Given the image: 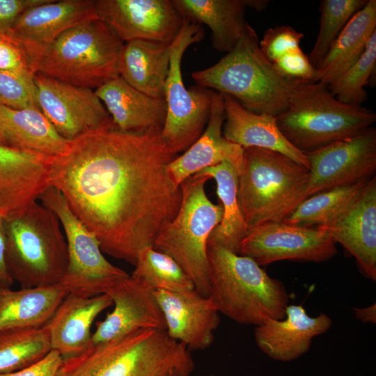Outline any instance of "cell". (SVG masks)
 Masks as SVG:
<instances>
[{
	"mask_svg": "<svg viewBox=\"0 0 376 376\" xmlns=\"http://www.w3.org/2000/svg\"><path fill=\"white\" fill-rule=\"evenodd\" d=\"M161 132H125L113 125L70 141L64 152L49 159V187L62 194L103 253L134 265L181 203L180 187L166 171L177 156Z\"/></svg>",
	"mask_w": 376,
	"mask_h": 376,
	"instance_id": "obj_1",
	"label": "cell"
},
{
	"mask_svg": "<svg viewBox=\"0 0 376 376\" xmlns=\"http://www.w3.org/2000/svg\"><path fill=\"white\" fill-rule=\"evenodd\" d=\"M190 351L166 330L141 329L63 359L58 376H189Z\"/></svg>",
	"mask_w": 376,
	"mask_h": 376,
	"instance_id": "obj_2",
	"label": "cell"
},
{
	"mask_svg": "<svg viewBox=\"0 0 376 376\" xmlns=\"http://www.w3.org/2000/svg\"><path fill=\"white\" fill-rule=\"evenodd\" d=\"M210 295L219 313L243 324L258 326L285 317L289 295L280 280L254 260L207 243Z\"/></svg>",
	"mask_w": 376,
	"mask_h": 376,
	"instance_id": "obj_3",
	"label": "cell"
},
{
	"mask_svg": "<svg viewBox=\"0 0 376 376\" xmlns=\"http://www.w3.org/2000/svg\"><path fill=\"white\" fill-rule=\"evenodd\" d=\"M259 42L249 24L230 52L213 65L194 72L191 77L197 86L228 95L255 113L276 117L300 81L282 75L262 53Z\"/></svg>",
	"mask_w": 376,
	"mask_h": 376,
	"instance_id": "obj_4",
	"label": "cell"
},
{
	"mask_svg": "<svg viewBox=\"0 0 376 376\" xmlns=\"http://www.w3.org/2000/svg\"><path fill=\"white\" fill-rule=\"evenodd\" d=\"M276 121L287 140L306 153L363 132L375 123L376 113L339 101L323 83L300 81Z\"/></svg>",
	"mask_w": 376,
	"mask_h": 376,
	"instance_id": "obj_5",
	"label": "cell"
},
{
	"mask_svg": "<svg viewBox=\"0 0 376 376\" xmlns=\"http://www.w3.org/2000/svg\"><path fill=\"white\" fill-rule=\"evenodd\" d=\"M309 169L276 151L244 149L237 198L249 231L283 221L306 198Z\"/></svg>",
	"mask_w": 376,
	"mask_h": 376,
	"instance_id": "obj_6",
	"label": "cell"
},
{
	"mask_svg": "<svg viewBox=\"0 0 376 376\" xmlns=\"http://www.w3.org/2000/svg\"><path fill=\"white\" fill-rule=\"evenodd\" d=\"M8 272L22 288L60 283L68 263L66 240L56 215L37 201L4 219Z\"/></svg>",
	"mask_w": 376,
	"mask_h": 376,
	"instance_id": "obj_7",
	"label": "cell"
},
{
	"mask_svg": "<svg viewBox=\"0 0 376 376\" xmlns=\"http://www.w3.org/2000/svg\"><path fill=\"white\" fill-rule=\"evenodd\" d=\"M124 43L97 17L59 36L38 60L34 73L95 90L119 77Z\"/></svg>",
	"mask_w": 376,
	"mask_h": 376,
	"instance_id": "obj_8",
	"label": "cell"
},
{
	"mask_svg": "<svg viewBox=\"0 0 376 376\" xmlns=\"http://www.w3.org/2000/svg\"><path fill=\"white\" fill-rule=\"evenodd\" d=\"M208 180L197 173L180 185L178 211L158 234L153 245L171 256L191 279L195 290L205 297L210 295L207 242L223 214L221 205L212 203L206 194Z\"/></svg>",
	"mask_w": 376,
	"mask_h": 376,
	"instance_id": "obj_9",
	"label": "cell"
},
{
	"mask_svg": "<svg viewBox=\"0 0 376 376\" xmlns=\"http://www.w3.org/2000/svg\"><path fill=\"white\" fill-rule=\"evenodd\" d=\"M203 37L201 25L184 19L180 31L171 43L169 72L164 93L166 115L161 136L173 155L191 146L202 134L209 120L213 90L198 86L187 88L181 71L185 52Z\"/></svg>",
	"mask_w": 376,
	"mask_h": 376,
	"instance_id": "obj_10",
	"label": "cell"
},
{
	"mask_svg": "<svg viewBox=\"0 0 376 376\" xmlns=\"http://www.w3.org/2000/svg\"><path fill=\"white\" fill-rule=\"evenodd\" d=\"M38 199L56 215L66 240L68 263L60 283L69 294L85 297L105 294L130 276L107 260L96 237L74 214L58 189L50 186Z\"/></svg>",
	"mask_w": 376,
	"mask_h": 376,
	"instance_id": "obj_11",
	"label": "cell"
},
{
	"mask_svg": "<svg viewBox=\"0 0 376 376\" xmlns=\"http://www.w3.org/2000/svg\"><path fill=\"white\" fill-rule=\"evenodd\" d=\"M33 81L38 107L66 140L114 125L94 90L40 73L34 74Z\"/></svg>",
	"mask_w": 376,
	"mask_h": 376,
	"instance_id": "obj_12",
	"label": "cell"
},
{
	"mask_svg": "<svg viewBox=\"0 0 376 376\" xmlns=\"http://www.w3.org/2000/svg\"><path fill=\"white\" fill-rule=\"evenodd\" d=\"M304 154L309 162L306 198L370 179L376 171V129Z\"/></svg>",
	"mask_w": 376,
	"mask_h": 376,
	"instance_id": "obj_13",
	"label": "cell"
},
{
	"mask_svg": "<svg viewBox=\"0 0 376 376\" xmlns=\"http://www.w3.org/2000/svg\"><path fill=\"white\" fill-rule=\"evenodd\" d=\"M336 244L315 227L272 221L251 229L240 243L238 254L260 266L281 260L322 263L336 256Z\"/></svg>",
	"mask_w": 376,
	"mask_h": 376,
	"instance_id": "obj_14",
	"label": "cell"
},
{
	"mask_svg": "<svg viewBox=\"0 0 376 376\" xmlns=\"http://www.w3.org/2000/svg\"><path fill=\"white\" fill-rule=\"evenodd\" d=\"M97 17L123 42L171 43L184 19L172 0H95Z\"/></svg>",
	"mask_w": 376,
	"mask_h": 376,
	"instance_id": "obj_15",
	"label": "cell"
},
{
	"mask_svg": "<svg viewBox=\"0 0 376 376\" xmlns=\"http://www.w3.org/2000/svg\"><path fill=\"white\" fill-rule=\"evenodd\" d=\"M95 0H47L24 11L8 36L24 53L30 70L64 31L79 22L97 17Z\"/></svg>",
	"mask_w": 376,
	"mask_h": 376,
	"instance_id": "obj_16",
	"label": "cell"
},
{
	"mask_svg": "<svg viewBox=\"0 0 376 376\" xmlns=\"http://www.w3.org/2000/svg\"><path fill=\"white\" fill-rule=\"evenodd\" d=\"M114 306L96 323L91 343L98 344L125 336L141 329L166 330V323L155 291L130 275L106 293Z\"/></svg>",
	"mask_w": 376,
	"mask_h": 376,
	"instance_id": "obj_17",
	"label": "cell"
},
{
	"mask_svg": "<svg viewBox=\"0 0 376 376\" xmlns=\"http://www.w3.org/2000/svg\"><path fill=\"white\" fill-rule=\"evenodd\" d=\"M166 323V331L190 350H203L213 343L219 312L210 297L195 289L185 292L155 291Z\"/></svg>",
	"mask_w": 376,
	"mask_h": 376,
	"instance_id": "obj_18",
	"label": "cell"
},
{
	"mask_svg": "<svg viewBox=\"0 0 376 376\" xmlns=\"http://www.w3.org/2000/svg\"><path fill=\"white\" fill-rule=\"evenodd\" d=\"M49 157L0 144V217L8 219L49 187Z\"/></svg>",
	"mask_w": 376,
	"mask_h": 376,
	"instance_id": "obj_19",
	"label": "cell"
},
{
	"mask_svg": "<svg viewBox=\"0 0 376 376\" xmlns=\"http://www.w3.org/2000/svg\"><path fill=\"white\" fill-rule=\"evenodd\" d=\"M225 120L223 94L212 91L210 113L206 127L200 137L185 152L166 166L167 175L175 187L201 170L224 162L233 163L240 171L244 148L227 140L223 135Z\"/></svg>",
	"mask_w": 376,
	"mask_h": 376,
	"instance_id": "obj_20",
	"label": "cell"
},
{
	"mask_svg": "<svg viewBox=\"0 0 376 376\" xmlns=\"http://www.w3.org/2000/svg\"><path fill=\"white\" fill-rule=\"evenodd\" d=\"M326 233L335 243L356 259L361 272L376 279V177L351 208L335 221L315 227Z\"/></svg>",
	"mask_w": 376,
	"mask_h": 376,
	"instance_id": "obj_21",
	"label": "cell"
},
{
	"mask_svg": "<svg viewBox=\"0 0 376 376\" xmlns=\"http://www.w3.org/2000/svg\"><path fill=\"white\" fill-rule=\"evenodd\" d=\"M331 324V318L325 313L312 317L301 305L288 304L283 319H269L256 326L254 338L269 357L288 362L306 353L313 338L327 332Z\"/></svg>",
	"mask_w": 376,
	"mask_h": 376,
	"instance_id": "obj_22",
	"label": "cell"
},
{
	"mask_svg": "<svg viewBox=\"0 0 376 376\" xmlns=\"http://www.w3.org/2000/svg\"><path fill=\"white\" fill-rule=\"evenodd\" d=\"M113 306L107 294L85 297L68 294L50 320L48 329L52 350L63 359L85 351L91 343V327L97 315Z\"/></svg>",
	"mask_w": 376,
	"mask_h": 376,
	"instance_id": "obj_23",
	"label": "cell"
},
{
	"mask_svg": "<svg viewBox=\"0 0 376 376\" xmlns=\"http://www.w3.org/2000/svg\"><path fill=\"white\" fill-rule=\"evenodd\" d=\"M94 91L119 130L125 132L162 130L166 115L165 98L141 92L120 76Z\"/></svg>",
	"mask_w": 376,
	"mask_h": 376,
	"instance_id": "obj_24",
	"label": "cell"
},
{
	"mask_svg": "<svg viewBox=\"0 0 376 376\" xmlns=\"http://www.w3.org/2000/svg\"><path fill=\"white\" fill-rule=\"evenodd\" d=\"M225 111L224 136L242 148L268 149L290 157L309 169L304 153L294 147L279 129L276 117L255 113L234 97L223 94Z\"/></svg>",
	"mask_w": 376,
	"mask_h": 376,
	"instance_id": "obj_25",
	"label": "cell"
},
{
	"mask_svg": "<svg viewBox=\"0 0 376 376\" xmlns=\"http://www.w3.org/2000/svg\"><path fill=\"white\" fill-rule=\"evenodd\" d=\"M0 133L5 146L49 158L61 155L70 143L37 106L15 109L0 104Z\"/></svg>",
	"mask_w": 376,
	"mask_h": 376,
	"instance_id": "obj_26",
	"label": "cell"
},
{
	"mask_svg": "<svg viewBox=\"0 0 376 376\" xmlns=\"http://www.w3.org/2000/svg\"><path fill=\"white\" fill-rule=\"evenodd\" d=\"M183 19L211 31L214 49L230 52L244 34L249 23L245 18L249 0H172Z\"/></svg>",
	"mask_w": 376,
	"mask_h": 376,
	"instance_id": "obj_27",
	"label": "cell"
},
{
	"mask_svg": "<svg viewBox=\"0 0 376 376\" xmlns=\"http://www.w3.org/2000/svg\"><path fill=\"white\" fill-rule=\"evenodd\" d=\"M171 43L135 40L124 43L118 72L134 88L164 98L169 72Z\"/></svg>",
	"mask_w": 376,
	"mask_h": 376,
	"instance_id": "obj_28",
	"label": "cell"
},
{
	"mask_svg": "<svg viewBox=\"0 0 376 376\" xmlns=\"http://www.w3.org/2000/svg\"><path fill=\"white\" fill-rule=\"evenodd\" d=\"M69 294L61 284L0 290V331L45 326Z\"/></svg>",
	"mask_w": 376,
	"mask_h": 376,
	"instance_id": "obj_29",
	"label": "cell"
},
{
	"mask_svg": "<svg viewBox=\"0 0 376 376\" xmlns=\"http://www.w3.org/2000/svg\"><path fill=\"white\" fill-rule=\"evenodd\" d=\"M376 31V0H368L332 43L315 81L329 85L343 74L361 56L368 40Z\"/></svg>",
	"mask_w": 376,
	"mask_h": 376,
	"instance_id": "obj_30",
	"label": "cell"
},
{
	"mask_svg": "<svg viewBox=\"0 0 376 376\" xmlns=\"http://www.w3.org/2000/svg\"><path fill=\"white\" fill-rule=\"evenodd\" d=\"M198 173L212 178L223 210L222 219L212 231L207 243L238 253L240 243L249 233L237 198L238 171L230 162L205 168Z\"/></svg>",
	"mask_w": 376,
	"mask_h": 376,
	"instance_id": "obj_31",
	"label": "cell"
},
{
	"mask_svg": "<svg viewBox=\"0 0 376 376\" xmlns=\"http://www.w3.org/2000/svg\"><path fill=\"white\" fill-rule=\"evenodd\" d=\"M371 178L314 194L304 200L283 222L303 227L332 222L351 208Z\"/></svg>",
	"mask_w": 376,
	"mask_h": 376,
	"instance_id": "obj_32",
	"label": "cell"
},
{
	"mask_svg": "<svg viewBox=\"0 0 376 376\" xmlns=\"http://www.w3.org/2000/svg\"><path fill=\"white\" fill-rule=\"evenodd\" d=\"M51 350L46 325L0 331V373L30 366L43 359Z\"/></svg>",
	"mask_w": 376,
	"mask_h": 376,
	"instance_id": "obj_33",
	"label": "cell"
},
{
	"mask_svg": "<svg viewBox=\"0 0 376 376\" xmlns=\"http://www.w3.org/2000/svg\"><path fill=\"white\" fill-rule=\"evenodd\" d=\"M132 276L153 291L185 292L194 285L180 265L169 255L152 246L137 254Z\"/></svg>",
	"mask_w": 376,
	"mask_h": 376,
	"instance_id": "obj_34",
	"label": "cell"
},
{
	"mask_svg": "<svg viewBox=\"0 0 376 376\" xmlns=\"http://www.w3.org/2000/svg\"><path fill=\"white\" fill-rule=\"evenodd\" d=\"M368 0H323L320 3V29L309 54L311 63L317 70L332 43L352 16Z\"/></svg>",
	"mask_w": 376,
	"mask_h": 376,
	"instance_id": "obj_35",
	"label": "cell"
},
{
	"mask_svg": "<svg viewBox=\"0 0 376 376\" xmlns=\"http://www.w3.org/2000/svg\"><path fill=\"white\" fill-rule=\"evenodd\" d=\"M375 67L376 31L368 40L359 59L327 87L339 101L350 105L362 106L368 97L365 86L373 78Z\"/></svg>",
	"mask_w": 376,
	"mask_h": 376,
	"instance_id": "obj_36",
	"label": "cell"
},
{
	"mask_svg": "<svg viewBox=\"0 0 376 376\" xmlns=\"http://www.w3.org/2000/svg\"><path fill=\"white\" fill-rule=\"evenodd\" d=\"M33 75L29 71L0 70V104L15 109L38 107Z\"/></svg>",
	"mask_w": 376,
	"mask_h": 376,
	"instance_id": "obj_37",
	"label": "cell"
},
{
	"mask_svg": "<svg viewBox=\"0 0 376 376\" xmlns=\"http://www.w3.org/2000/svg\"><path fill=\"white\" fill-rule=\"evenodd\" d=\"M304 34L290 26H279L266 30L259 47L271 63L300 47Z\"/></svg>",
	"mask_w": 376,
	"mask_h": 376,
	"instance_id": "obj_38",
	"label": "cell"
},
{
	"mask_svg": "<svg viewBox=\"0 0 376 376\" xmlns=\"http://www.w3.org/2000/svg\"><path fill=\"white\" fill-rule=\"evenodd\" d=\"M272 63L284 77L300 81H315L316 70L301 47L286 53Z\"/></svg>",
	"mask_w": 376,
	"mask_h": 376,
	"instance_id": "obj_39",
	"label": "cell"
},
{
	"mask_svg": "<svg viewBox=\"0 0 376 376\" xmlns=\"http://www.w3.org/2000/svg\"><path fill=\"white\" fill-rule=\"evenodd\" d=\"M63 359L56 350H52L43 359L26 368L0 376H58Z\"/></svg>",
	"mask_w": 376,
	"mask_h": 376,
	"instance_id": "obj_40",
	"label": "cell"
},
{
	"mask_svg": "<svg viewBox=\"0 0 376 376\" xmlns=\"http://www.w3.org/2000/svg\"><path fill=\"white\" fill-rule=\"evenodd\" d=\"M47 0H0V34L7 36L18 17L26 10Z\"/></svg>",
	"mask_w": 376,
	"mask_h": 376,
	"instance_id": "obj_41",
	"label": "cell"
},
{
	"mask_svg": "<svg viewBox=\"0 0 376 376\" xmlns=\"http://www.w3.org/2000/svg\"><path fill=\"white\" fill-rule=\"evenodd\" d=\"M0 70L32 72L24 53L8 36L0 42Z\"/></svg>",
	"mask_w": 376,
	"mask_h": 376,
	"instance_id": "obj_42",
	"label": "cell"
},
{
	"mask_svg": "<svg viewBox=\"0 0 376 376\" xmlns=\"http://www.w3.org/2000/svg\"><path fill=\"white\" fill-rule=\"evenodd\" d=\"M13 282L6 262L4 219L0 217V290L10 288Z\"/></svg>",
	"mask_w": 376,
	"mask_h": 376,
	"instance_id": "obj_43",
	"label": "cell"
},
{
	"mask_svg": "<svg viewBox=\"0 0 376 376\" xmlns=\"http://www.w3.org/2000/svg\"><path fill=\"white\" fill-rule=\"evenodd\" d=\"M356 318L360 320L363 323L376 322V306L375 304L365 308H352Z\"/></svg>",
	"mask_w": 376,
	"mask_h": 376,
	"instance_id": "obj_44",
	"label": "cell"
},
{
	"mask_svg": "<svg viewBox=\"0 0 376 376\" xmlns=\"http://www.w3.org/2000/svg\"><path fill=\"white\" fill-rule=\"evenodd\" d=\"M7 37H8V35L6 36V35L0 34V42L4 40Z\"/></svg>",
	"mask_w": 376,
	"mask_h": 376,
	"instance_id": "obj_45",
	"label": "cell"
},
{
	"mask_svg": "<svg viewBox=\"0 0 376 376\" xmlns=\"http://www.w3.org/2000/svg\"><path fill=\"white\" fill-rule=\"evenodd\" d=\"M0 144L5 145L4 144V141L3 139V137H2L1 134V133H0Z\"/></svg>",
	"mask_w": 376,
	"mask_h": 376,
	"instance_id": "obj_46",
	"label": "cell"
},
{
	"mask_svg": "<svg viewBox=\"0 0 376 376\" xmlns=\"http://www.w3.org/2000/svg\"><path fill=\"white\" fill-rule=\"evenodd\" d=\"M189 376H191V375H189ZM198 376H213L212 375H198Z\"/></svg>",
	"mask_w": 376,
	"mask_h": 376,
	"instance_id": "obj_47",
	"label": "cell"
}]
</instances>
